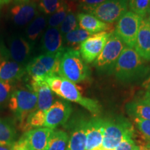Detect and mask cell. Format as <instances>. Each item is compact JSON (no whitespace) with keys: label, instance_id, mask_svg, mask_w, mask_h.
<instances>
[{"label":"cell","instance_id":"obj_36","mask_svg":"<svg viewBox=\"0 0 150 150\" xmlns=\"http://www.w3.org/2000/svg\"><path fill=\"white\" fill-rule=\"evenodd\" d=\"M131 136H127L124 137L120 143L114 150H136L137 146Z\"/></svg>","mask_w":150,"mask_h":150},{"label":"cell","instance_id":"obj_20","mask_svg":"<svg viewBox=\"0 0 150 150\" xmlns=\"http://www.w3.org/2000/svg\"><path fill=\"white\" fill-rule=\"evenodd\" d=\"M26 73L25 67L13 61L4 60L0 62V79L14 83L20 80Z\"/></svg>","mask_w":150,"mask_h":150},{"label":"cell","instance_id":"obj_7","mask_svg":"<svg viewBox=\"0 0 150 150\" xmlns=\"http://www.w3.org/2000/svg\"><path fill=\"white\" fill-rule=\"evenodd\" d=\"M142 19L134 13L127 11L117 21L114 33L128 47H134Z\"/></svg>","mask_w":150,"mask_h":150},{"label":"cell","instance_id":"obj_44","mask_svg":"<svg viewBox=\"0 0 150 150\" xmlns=\"http://www.w3.org/2000/svg\"><path fill=\"white\" fill-rule=\"evenodd\" d=\"M147 20H148V21H149V24H150V16H149V17H148V18H147Z\"/></svg>","mask_w":150,"mask_h":150},{"label":"cell","instance_id":"obj_33","mask_svg":"<svg viewBox=\"0 0 150 150\" xmlns=\"http://www.w3.org/2000/svg\"><path fill=\"white\" fill-rule=\"evenodd\" d=\"M134 122L142 137L150 142V120L136 117Z\"/></svg>","mask_w":150,"mask_h":150},{"label":"cell","instance_id":"obj_41","mask_svg":"<svg viewBox=\"0 0 150 150\" xmlns=\"http://www.w3.org/2000/svg\"><path fill=\"white\" fill-rule=\"evenodd\" d=\"M11 1V0H0V8L8 4Z\"/></svg>","mask_w":150,"mask_h":150},{"label":"cell","instance_id":"obj_6","mask_svg":"<svg viewBox=\"0 0 150 150\" xmlns=\"http://www.w3.org/2000/svg\"><path fill=\"white\" fill-rule=\"evenodd\" d=\"M63 52L57 54H42L37 56L26 65V72L30 77L42 79L52 74L59 75L60 62Z\"/></svg>","mask_w":150,"mask_h":150},{"label":"cell","instance_id":"obj_28","mask_svg":"<svg viewBox=\"0 0 150 150\" xmlns=\"http://www.w3.org/2000/svg\"><path fill=\"white\" fill-rule=\"evenodd\" d=\"M66 0H39L38 8L40 12L51 16L66 2Z\"/></svg>","mask_w":150,"mask_h":150},{"label":"cell","instance_id":"obj_16","mask_svg":"<svg viewBox=\"0 0 150 150\" xmlns=\"http://www.w3.org/2000/svg\"><path fill=\"white\" fill-rule=\"evenodd\" d=\"M104 120L93 118L86 122V150H93L102 146L104 130Z\"/></svg>","mask_w":150,"mask_h":150},{"label":"cell","instance_id":"obj_5","mask_svg":"<svg viewBox=\"0 0 150 150\" xmlns=\"http://www.w3.org/2000/svg\"><path fill=\"white\" fill-rule=\"evenodd\" d=\"M104 130L101 147L106 149H115L124 137L134 136V127L124 117L113 120H104Z\"/></svg>","mask_w":150,"mask_h":150},{"label":"cell","instance_id":"obj_32","mask_svg":"<svg viewBox=\"0 0 150 150\" xmlns=\"http://www.w3.org/2000/svg\"><path fill=\"white\" fill-rule=\"evenodd\" d=\"M13 91V83L0 79V106H3L8 104Z\"/></svg>","mask_w":150,"mask_h":150},{"label":"cell","instance_id":"obj_18","mask_svg":"<svg viewBox=\"0 0 150 150\" xmlns=\"http://www.w3.org/2000/svg\"><path fill=\"white\" fill-rule=\"evenodd\" d=\"M77 20L79 27L92 35L96 33L110 31V24L102 22L95 16L88 13H79L77 14Z\"/></svg>","mask_w":150,"mask_h":150},{"label":"cell","instance_id":"obj_1","mask_svg":"<svg viewBox=\"0 0 150 150\" xmlns=\"http://www.w3.org/2000/svg\"><path fill=\"white\" fill-rule=\"evenodd\" d=\"M150 72V67L133 48L126 47L122 52L113 70L118 81L130 83L140 80Z\"/></svg>","mask_w":150,"mask_h":150},{"label":"cell","instance_id":"obj_48","mask_svg":"<svg viewBox=\"0 0 150 150\" xmlns=\"http://www.w3.org/2000/svg\"><path fill=\"white\" fill-rule=\"evenodd\" d=\"M66 150H68V149H66Z\"/></svg>","mask_w":150,"mask_h":150},{"label":"cell","instance_id":"obj_42","mask_svg":"<svg viewBox=\"0 0 150 150\" xmlns=\"http://www.w3.org/2000/svg\"><path fill=\"white\" fill-rule=\"evenodd\" d=\"M13 1L16 2V4H19V3H25V2H29V1H33V0H13Z\"/></svg>","mask_w":150,"mask_h":150},{"label":"cell","instance_id":"obj_21","mask_svg":"<svg viewBox=\"0 0 150 150\" xmlns=\"http://www.w3.org/2000/svg\"><path fill=\"white\" fill-rule=\"evenodd\" d=\"M86 121H79L69 140L68 150H86Z\"/></svg>","mask_w":150,"mask_h":150},{"label":"cell","instance_id":"obj_38","mask_svg":"<svg viewBox=\"0 0 150 150\" xmlns=\"http://www.w3.org/2000/svg\"><path fill=\"white\" fill-rule=\"evenodd\" d=\"M142 86L147 90V91H150V76L148 77L147 79H146L144 83H142Z\"/></svg>","mask_w":150,"mask_h":150},{"label":"cell","instance_id":"obj_15","mask_svg":"<svg viewBox=\"0 0 150 150\" xmlns=\"http://www.w3.org/2000/svg\"><path fill=\"white\" fill-rule=\"evenodd\" d=\"M65 49L63 35L59 28L48 27L41 39L40 50L43 54H57L64 52Z\"/></svg>","mask_w":150,"mask_h":150},{"label":"cell","instance_id":"obj_45","mask_svg":"<svg viewBox=\"0 0 150 150\" xmlns=\"http://www.w3.org/2000/svg\"><path fill=\"white\" fill-rule=\"evenodd\" d=\"M148 14H149V16H150V6H149V11H148Z\"/></svg>","mask_w":150,"mask_h":150},{"label":"cell","instance_id":"obj_46","mask_svg":"<svg viewBox=\"0 0 150 150\" xmlns=\"http://www.w3.org/2000/svg\"><path fill=\"white\" fill-rule=\"evenodd\" d=\"M70 1H79V0H69Z\"/></svg>","mask_w":150,"mask_h":150},{"label":"cell","instance_id":"obj_26","mask_svg":"<svg viewBox=\"0 0 150 150\" xmlns=\"http://www.w3.org/2000/svg\"><path fill=\"white\" fill-rule=\"evenodd\" d=\"M16 131L10 121L0 118V145H10L16 142Z\"/></svg>","mask_w":150,"mask_h":150},{"label":"cell","instance_id":"obj_23","mask_svg":"<svg viewBox=\"0 0 150 150\" xmlns=\"http://www.w3.org/2000/svg\"><path fill=\"white\" fill-rule=\"evenodd\" d=\"M68 143V136L65 131L53 130L49 137L45 150H66Z\"/></svg>","mask_w":150,"mask_h":150},{"label":"cell","instance_id":"obj_40","mask_svg":"<svg viewBox=\"0 0 150 150\" xmlns=\"http://www.w3.org/2000/svg\"><path fill=\"white\" fill-rule=\"evenodd\" d=\"M136 150H150V144L138 146Z\"/></svg>","mask_w":150,"mask_h":150},{"label":"cell","instance_id":"obj_43","mask_svg":"<svg viewBox=\"0 0 150 150\" xmlns=\"http://www.w3.org/2000/svg\"><path fill=\"white\" fill-rule=\"evenodd\" d=\"M93 150H102V148H101V147H98V148H97V149H95Z\"/></svg>","mask_w":150,"mask_h":150},{"label":"cell","instance_id":"obj_25","mask_svg":"<svg viewBox=\"0 0 150 150\" xmlns=\"http://www.w3.org/2000/svg\"><path fill=\"white\" fill-rule=\"evenodd\" d=\"M127 111L136 118L150 120V104L142 99L127 105Z\"/></svg>","mask_w":150,"mask_h":150},{"label":"cell","instance_id":"obj_29","mask_svg":"<svg viewBox=\"0 0 150 150\" xmlns=\"http://www.w3.org/2000/svg\"><path fill=\"white\" fill-rule=\"evenodd\" d=\"M128 6L131 12L144 18L149 11L150 0H128Z\"/></svg>","mask_w":150,"mask_h":150},{"label":"cell","instance_id":"obj_31","mask_svg":"<svg viewBox=\"0 0 150 150\" xmlns=\"http://www.w3.org/2000/svg\"><path fill=\"white\" fill-rule=\"evenodd\" d=\"M45 116L46 112L39 109H37L35 111L32 112L28 117L27 120V126L29 130H31L32 127L38 128L44 126L45 122Z\"/></svg>","mask_w":150,"mask_h":150},{"label":"cell","instance_id":"obj_10","mask_svg":"<svg viewBox=\"0 0 150 150\" xmlns=\"http://www.w3.org/2000/svg\"><path fill=\"white\" fill-rule=\"evenodd\" d=\"M111 32L104 31L93 34L81 44L80 54L86 63H93L102 52Z\"/></svg>","mask_w":150,"mask_h":150},{"label":"cell","instance_id":"obj_37","mask_svg":"<svg viewBox=\"0 0 150 150\" xmlns=\"http://www.w3.org/2000/svg\"><path fill=\"white\" fill-rule=\"evenodd\" d=\"M0 150H16V142L10 145H0Z\"/></svg>","mask_w":150,"mask_h":150},{"label":"cell","instance_id":"obj_3","mask_svg":"<svg viewBox=\"0 0 150 150\" xmlns=\"http://www.w3.org/2000/svg\"><path fill=\"white\" fill-rule=\"evenodd\" d=\"M59 75L77 83L89 80L91 71L79 50L66 47L61 56Z\"/></svg>","mask_w":150,"mask_h":150},{"label":"cell","instance_id":"obj_13","mask_svg":"<svg viewBox=\"0 0 150 150\" xmlns=\"http://www.w3.org/2000/svg\"><path fill=\"white\" fill-rule=\"evenodd\" d=\"M38 4L35 1L19 3L11 8L10 15L13 22L19 27L31 23L38 15Z\"/></svg>","mask_w":150,"mask_h":150},{"label":"cell","instance_id":"obj_12","mask_svg":"<svg viewBox=\"0 0 150 150\" xmlns=\"http://www.w3.org/2000/svg\"><path fill=\"white\" fill-rule=\"evenodd\" d=\"M72 107L68 102L57 100L46 111L45 122L44 126L54 129L67 121L72 113Z\"/></svg>","mask_w":150,"mask_h":150},{"label":"cell","instance_id":"obj_24","mask_svg":"<svg viewBox=\"0 0 150 150\" xmlns=\"http://www.w3.org/2000/svg\"><path fill=\"white\" fill-rule=\"evenodd\" d=\"M47 24V19L42 15H38L34 20L29 24L26 30V35L30 42H35L43 32Z\"/></svg>","mask_w":150,"mask_h":150},{"label":"cell","instance_id":"obj_11","mask_svg":"<svg viewBox=\"0 0 150 150\" xmlns=\"http://www.w3.org/2000/svg\"><path fill=\"white\" fill-rule=\"evenodd\" d=\"M31 50L32 44L25 38L16 35L9 39L8 55L12 61L22 66L29 63Z\"/></svg>","mask_w":150,"mask_h":150},{"label":"cell","instance_id":"obj_19","mask_svg":"<svg viewBox=\"0 0 150 150\" xmlns=\"http://www.w3.org/2000/svg\"><path fill=\"white\" fill-rule=\"evenodd\" d=\"M52 131L47 127H38L27 131L23 136L32 150H45Z\"/></svg>","mask_w":150,"mask_h":150},{"label":"cell","instance_id":"obj_17","mask_svg":"<svg viewBox=\"0 0 150 150\" xmlns=\"http://www.w3.org/2000/svg\"><path fill=\"white\" fill-rule=\"evenodd\" d=\"M134 48L142 59L150 61V24L147 19L142 20Z\"/></svg>","mask_w":150,"mask_h":150},{"label":"cell","instance_id":"obj_22","mask_svg":"<svg viewBox=\"0 0 150 150\" xmlns=\"http://www.w3.org/2000/svg\"><path fill=\"white\" fill-rule=\"evenodd\" d=\"M91 35H92L91 33L79 27L74 31L65 34L63 38V42L65 43L67 48L78 50L80 49L81 44Z\"/></svg>","mask_w":150,"mask_h":150},{"label":"cell","instance_id":"obj_9","mask_svg":"<svg viewBox=\"0 0 150 150\" xmlns=\"http://www.w3.org/2000/svg\"><path fill=\"white\" fill-rule=\"evenodd\" d=\"M59 96L68 101L78 103L95 115H98L101 112V106L96 100L82 96L77 86L66 79L63 78Z\"/></svg>","mask_w":150,"mask_h":150},{"label":"cell","instance_id":"obj_27","mask_svg":"<svg viewBox=\"0 0 150 150\" xmlns=\"http://www.w3.org/2000/svg\"><path fill=\"white\" fill-rule=\"evenodd\" d=\"M72 6L70 5V4L66 1L63 6L59 8L56 12L54 13L50 16V18L47 19V23L49 24V27L53 28H59L63 20H65V17L67 15L72 11Z\"/></svg>","mask_w":150,"mask_h":150},{"label":"cell","instance_id":"obj_39","mask_svg":"<svg viewBox=\"0 0 150 150\" xmlns=\"http://www.w3.org/2000/svg\"><path fill=\"white\" fill-rule=\"evenodd\" d=\"M142 100L145 101L146 102H147L148 104H150V91H146V93L144 95V96L141 98Z\"/></svg>","mask_w":150,"mask_h":150},{"label":"cell","instance_id":"obj_2","mask_svg":"<svg viewBox=\"0 0 150 150\" xmlns=\"http://www.w3.org/2000/svg\"><path fill=\"white\" fill-rule=\"evenodd\" d=\"M8 105L20 122L22 130L29 131V129L27 123V118L38 109L36 93L29 88H24L14 90L9 99Z\"/></svg>","mask_w":150,"mask_h":150},{"label":"cell","instance_id":"obj_34","mask_svg":"<svg viewBox=\"0 0 150 150\" xmlns=\"http://www.w3.org/2000/svg\"><path fill=\"white\" fill-rule=\"evenodd\" d=\"M45 80L47 83L48 84L49 87L51 89V91L57 95H59L63 78L60 76L59 75L52 74L47 76L45 79Z\"/></svg>","mask_w":150,"mask_h":150},{"label":"cell","instance_id":"obj_8","mask_svg":"<svg viewBox=\"0 0 150 150\" xmlns=\"http://www.w3.org/2000/svg\"><path fill=\"white\" fill-rule=\"evenodd\" d=\"M128 0H108L106 2L91 9L88 13L92 14L99 20L108 24H111L127 13Z\"/></svg>","mask_w":150,"mask_h":150},{"label":"cell","instance_id":"obj_14","mask_svg":"<svg viewBox=\"0 0 150 150\" xmlns=\"http://www.w3.org/2000/svg\"><path fill=\"white\" fill-rule=\"evenodd\" d=\"M28 88L36 93L38 109L46 112L54 104L53 92L50 88L45 79L31 77Z\"/></svg>","mask_w":150,"mask_h":150},{"label":"cell","instance_id":"obj_4","mask_svg":"<svg viewBox=\"0 0 150 150\" xmlns=\"http://www.w3.org/2000/svg\"><path fill=\"white\" fill-rule=\"evenodd\" d=\"M126 47L114 31L111 32L102 52L94 63L97 70L104 74H113L116 63Z\"/></svg>","mask_w":150,"mask_h":150},{"label":"cell","instance_id":"obj_30","mask_svg":"<svg viewBox=\"0 0 150 150\" xmlns=\"http://www.w3.org/2000/svg\"><path fill=\"white\" fill-rule=\"evenodd\" d=\"M79 27V26L78 24L77 15L75 14L73 11H70L65 17V20L62 22L59 29L61 34L65 35Z\"/></svg>","mask_w":150,"mask_h":150},{"label":"cell","instance_id":"obj_35","mask_svg":"<svg viewBox=\"0 0 150 150\" xmlns=\"http://www.w3.org/2000/svg\"><path fill=\"white\" fill-rule=\"evenodd\" d=\"M108 0H79V7L86 12H89L91 9L106 2Z\"/></svg>","mask_w":150,"mask_h":150},{"label":"cell","instance_id":"obj_47","mask_svg":"<svg viewBox=\"0 0 150 150\" xmlns=\"http://www.w3.org/2000/svg\"><path fill=\"white\" fill-rule=\"evenodd\" d=\"M102 150H113V149H103V148H102Z\"/></svg>","mask_w":150,"mask_h":150}]
</instances>
